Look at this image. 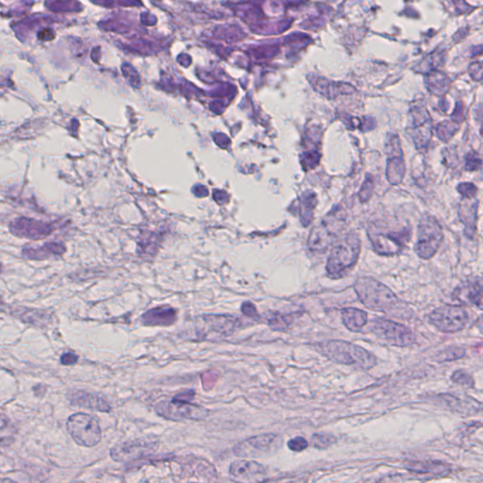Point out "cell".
Instances as JSON below:
<instances>
[{
  "label": "cell",
  "mask_w": 483,
  "mask_h": 483,
  "mask_svg": "<svg viewBox=\"0 0 483 483\" xmlns=\"http://www.w3.org/2000/svg\"><path fill=\"white\" fill-rule=\"evenodd\" d=\"M455 299L463 302L464 304L477 306L482 309V280H476L474 282L466 283V285L461 286L457 289Z\"/></svg>",
  "instance_id": "cell-19"
},
{
  "label": "cell",
  "mask_w": 483,
  "mask_h": 483,
  "mask_svg": "<svg viewBox=\"0 0 483 483\" xmlns=\"http://www.w3.org/2000/svg\"><path fill=\"white\" fill-rule=\"evenodd\" d=\"M15 429L9 421L0 420V448L10 446L15 441Z\"/></svg>",
  "instance_id": "cell-26"
},
{
  "label": "cell",
  "mask_w": 483,
  "mask_h": 483,
  "mask_svg": "<svg viewBox=\"0 0 483 483\" xmlns=\"http://www.w3.org/2000/svg\"><path fill=\"white\" fill-rule=\"evenodd\" d=\"M158 446L155 443H146L143 441H131L119 443L114 446L111 450V457L112 460L118 463H125L137 460L146 454L157 450Z\"/></svg>",
  "instance_id": "cell-15"
},
{
  "label": "cell",
  "mask_w": 483,
  "mask_h": 483,
  "mask_svg": "<svg viewBox=\"0 0 483 483\" xmlns=\"http://www.w3.org/2000/svg\"><path fill=\"white\" fill-rule=\"evenodd\" d=\"M1 272H2V265H1V264H0V273H1Z\"/></svg>",
  "instance_id": "cell-34"
},
{
  "label": "cell",
  "mask_w": 483,
  "mask_h": 483,
  "mask_svg": "<svg viewBox=\"0 0 483 483\" xmlns=\"http://www.w3.org/2000/svg\"><path fill=\"white\" fill-rule=\"evenodd\" d=\"M292 323V316L289 314H273L269 319V327L277 332H285Z\"/></svg>",
  "instance_id": "cell-23"
},
{
  "label": "cell",
  "mask_w": 483,
  "mask_h": 483,
  "mask_svg": "<svg viewBox=\"0 0 483 483\" xmlns=\"http://www.w3.org/2000/svg\"><path fill=\"white\" fill-rule=\"evenodd\" d=\"M361 246L359 236L354 233H349L336 240L325 266L328 275L332 279H340L353 269L358 261Z\"/></svg>",
  "instance_id": "cell-3"
},
{
  "label": "cell",
  "mask_w": 483,
  "mask_h": 483,
  "mask_svg": "<svg viewBox=\"0 0 483 483\" xmlns=\"http://www.w3.org/2000/svg\"><path fill=\"white\" fill-rule=\"evenodd\" d=\"M177 320V312L170 306H160L144 312L141 317V322L144 325H167L174 324Z\"/></svg>",
  "instance_id": "cell-18"
},
{
  "label": "cell",
  "mask_w": 483,
  "mask_h": 483,
  "mask_svg": "<svg viewBox=\"0 0 483 483\" xmlns=\"http://www.w3.org/2000/svg\"><path fill=\"white\" fill-rule=\"evenodd\" d=\"M12 314L18 319L22 320V322L28 323V324L37 325V327H44L51 322V317L46 312L40 311V310L22 308L18 307L12 311Z\"/></svg>",
  "instance_id": "cell-21"
},
{
  "label": "cell",
  "mask_w": 483,
  "mask_h": 483,
  "mask_svg": "<svg viewBox=\"0 0 483 483\" xmlns=\"http://www.w3.org/2000/svg\"><path fill=\"white\" fill-rule=\"evenodd\" d=\"M370 330L377 338L388 345L405 348L416 343V335L409 328L391 320H373L370 324Z\"/></svg>",
  "instance_id": "cell-7"
},
{
  "label": "cell",
  "mask_w": 483,
  "mask_h": 483,
  "mask_svg": "<svg viewBox=\"0 0 483 483\" xmlns=\"http://www.w3.org/2000/svg\"><path fill=\"white\" fill-rule=\"evenodd\" d=\"M282 439L274 433H264L241 441L233 448V454L238 458H260L277 452L282 448Z\"/></svg>",
  "instance_id": "cell-8"
},
{
  "label": "cell",
  "mask_w": 483,
  "mask_h": 483,
  "mask_svg": "<svg viewBox=\"0 0 483 483\" xmlns=\"http://www.w3.org/2000/svg\"><path fill=\"white\" fill-rule=\"evenodd\" d=\"M429 319L433 327L445 333L460 332L468 323V314L461 306L438 307L430 314Z\"/></svg>",
  "instance_id": "cell-10"
},
{
  "label": "cell",
  "mask_w": 483,
  "mask_h": 483,
  "mask_svg": "<svg viewBox=\"0 0 483 483\" xmlns=\"http://www.w3.org/2000/svg\"><path fill=\"white\" fill-rule=\"evenodd\" d=\"M309 446L308 441L303 437H296L294 439L289 441L288 448L291 450L295 451V452H301V451L305 450Z\"/></svg>",
  "instance_id": "cell-30"
},
{
  "label": "cell",
  "mask_w": 483,
  "mask_h": 483,
  "mask_svg": "<svg viewBox=\"0 0 483 483\" xmlns=\"http://www.w3.org/2000/svg\"><path fill=\"white\" fill-rule=\"evenodd\" d=\"M67 430L75 442L85 448L101 443V429L96 418L87 414H75L67 421Z\"/></svg>",
  "instance_id": "cell-4"
},
{
  "label": "cell",
  "mask_w": 483,
  "mask_h": 483,
  "mask_svg": "<svg viewBox=\"0 0 483 483\" xmlns=\"http://www.w3.org/2000/svg\"><path fill=\"white\" fill-rule=\"evenodd\" d=\"M138 246L144 253L154 254L157 246H159V237L153 233H146L140 235Z\"/></svg>",
  "instance_id": "cell-25"
},
{
  "label": "cell",
  "mask_w": 483,
  "mask_h": 483,
  "mask_svg": "<svg viewBox=\"0 0 483 483\" xmlns=\"http://www.w3.org/2000/svg\"><path fill=\"white\" fill-rule=\"evenodd\" d=\"M341 316L346 329L353 332H362V328L368 322L366 312L356 308L343 309Z\"/></svg>",
  "instance_id": "cell-20"
},
{
  "label": "cell",
  "mask_w": 483,
  "mask_h": 483,
  "mask_svg": "<svg viewBox=\"0 0 483 483\" xmlns=\"http://www.w3.org/2000/svg\"><path fill=\"white\" fill-rule=\"evenodd\" d=\"M316 203V199L311 196H306V198L301 202V223L305 228L308 227L312 221Z\"/></svg>",
  "instance_id": "cell-24"
},
{
  "label": "cell",
  "mask_w": 483,
  "mask_h": 483,
  "mask_svg": "<svg viewBox=\"0 0 483 483\" xmlns=\"http://www.w3.org/2000/svg\"><path fill=\"white\" fill-rule=\"evenodd\" d=\"M466 356V350L463 348H456V346H450L446 348L442 353L438 354L437 361L439 362L455 361L463 358Z\"/></svg>",
  "instance_id": "cell-28"
},
{
  "label": "cell",
  "mask_w": 483,
  "mask_h": 483,
  "mask_svg": "<svg viewBox=\"0 0 483 483\" xmlns=\"http://www.w3.org/2000/svg\"><path fill=\"white\" fill-rule=\"evenodd\" d=\"M368 237L370 243L376 253L380 255H395L400 253L405 248L409 235L408 230H391L382 228H369Z\"/></svg>",
  "instance_id": "cell-9"
},
{
  "label": "cell",
  "mask_w": 483,
  "mask_h": 483,
  "mask_svg": "<svg viewBox=\"0 0 483 483\" xmlns=\"http://www.w3.org/2000/svg\"><path fill=\"white\" fill-rule=\"evenodd\" d=\"M78 356L73 353L62 354V357H60V362H62V364H64V366H73V364H75L76 362H78Z\"/></svg>",
  "instance_id": "cell-32"
},
{
  "label": "cell",
  "mask_w": 483,
  "mask_h": 483,
  "mask_svg": "<svg viewBox=\"0 0 483 483\" xmlns=\"http://www.w3.org/2000/svg\"><path fill=\"white\" fill-rule=\"evenodd\" d=\"M461 222L466 226V237L472 239L475 235L477 224V204L472 205L471 207H461L460 212Z\"/></svg>",
  "instance_id": "cell-22"
},
{
  "label": "cell",
  "mask_w": 483,
  "mask_h": 483,
  "mask_svg": "<svg viewBox=\"0 0 483 483\" xmlns=\"http://www.w3.org/2000/svg\"><path fill=\"white\" fill-rule=\"evenodd\" d=\"M196 332L201 339H208L210 336L226 337L232 335L240 325L239 319L230 316H204L196 322Z\"/></svg>",
  "instance_id": "cell-11"
},
{
  "label": "cell",
  "mask_w": 483,
  "mask_h": 483,
  "mask_svg": "<svg viewBox=\"0 0 483 483\" xmlns=\"http://www.w3.org/2000/svg\"><path fill=\"white\" fill-rule=\"evenodd\" d=\"M452 380L457 384L464 386V387H473L474 386V380L464 371H456L454 373Z\"/></svg>",
  "instance_id": "cell-29"
},
{
  "label": "cell",
  "mask_w": 483,
  "mask_h": 483,
  "mask_svg": "<svg viewBox=\"0 0 483 483\" xmlns=\"http://www.w3.org/2000/svg\"><path fill=\"white\" fill-rule=\"evenodd\" d=\"M10 232L18 238L44 239L49 237L54 232V226L49 223L19 217L10 222Z\"/></svg>",
  "instance_id": "cell-14"
},
{
  "label": "cell",
  "mask_w": 483,
  "mask_h": 483,
  "mask_svg": "<svg viewBox=\"0 0 483 483\" xmlns=\"http://www.w3.org/2000/svg\"><path fill=\"white\" fill-rule=\"evenodd\" d=\"M357 296L366 308L374 311L384 312L393 316L403 317L408 314V310L391 289L377 280L369 277H359L356 280Z\"/></svg>",
  "instance_id": "cell-1"
},
{
  "label": "cell",
  "mask_w": 483,
  "mask_h": 483,
  "mask_svg": "<svg viewBox=\"0 0 483 483\" xmlns=\"http://www.w3.org/2000/svg\"><path fill=\"white\" fill-rule=\"evenodd\" d=\"M317 353L335 364L359 370H368L377 364V358L362 346L342 340H330L316 345Z\"/></svg>",
  "instance_id": "cell-2"
},
{
  "label": "cell",
  "mask_w": 483,
  "mask_h": 483,
  "mask_svg": "<svg viewBox=\"0 0 483 483\" xmlns=\"http://www.w3.org/2000/svg\"><path fill=\"white\" fill-rule=\"evenodd\" d=\"M443 239V228L434 217H425L420 222L414 251L419 258L430 260L439 249Z\"/></svg>",
  "instance_id": "cell-6"
},
{
  "label": "cell",
  "mask_w": 483,
  "mask_h": 483,
  "mask_svg": "<svg viewBox=\"0 0 483 483\" xmlns=\"http://www.w3.org/2000/svg\"><path fill=\"white\" fill-rule=\"evenodd\" d=\"M344 219L336 215H329L323 220L319 227L312 230L309 236L308 246L312 251H324L329 248L342 230Z\"/></svg>",
  "instance_id": "cell-12"
},
{
  "label": "cell",
  "mask_w": 483,
  "mask_h": 483,
  "mask_svg": "<svg viewBox=\"0 0 483 483\" xmlns=\"http://www.w3.org/2000/svg\"><path fill=\"white\" fill-rule=\"evenodd\" d=\"M69 401L72 405L81 407V408L94 409V411L110 413L111 406L102 396L84 391H75L71 393Z\"/></svg>",
  "instance_id": "cell-17"
},
{
  "label": "cell",
  "mask_w": 483,
  "mask_h": 483,
  "mask_svg": "<svg viewBox=\"0 0 483 483\" xmlns=\"http://www.w3.org/2000/svg\"><path fill=\"white\" fill-rule=\"evenodd\" d=\"M337 442V438L329 433H316L312 437V445L319 450H325Z\"/></svg>",
  "instance_id": "cell-27"
},
{
  "label": "cell",
  "mask_w": 483,
  "mask_h": 483,
  "mask_svg": "<svg viewBox=\"0 0 483 483\" xmlns=\"http://www.w3.org/2000/svg\"><path fill=\"white\" fill-rule=\"evenodd\" d=\"M155 412L162 418L170 421H201L209 416L210 411L204 407L196 405L188 401L172 398L171 400H162L155 406Z\"/></svg>",
  "instance_id": "cell-5"
},
{
  "label": "cell",
  "mask_w": 483,
  "mask_h": 483,
  "mask_svg": "<svg viewBox=\"0 0 483 483\" xmlns=\"http://www.w3.org/2000/svg\"><path fill=\"white\" fill-rule=\"evenodd\" d=\"M230 480L235 483H264L269 474L262 464L254 461H235L230 466Z\"/></svg>",
  "instance_id": "cell-13"
},
{
  "label": "cell",
  "mask_w": 483,
  "mask_h": 483,
  "mask_svg": "<svg viewBox=\"0 0 483 483\" xmlns=\"http://www.w3.org/2000/svg\"><path fill=\"white\" fill-rule=\"evenodd\" d=\"M0 483H17V482H15V480H12L10 479H7V477H5V479H0Z\"/></svg>",
  "instance_id": "cell-33"
},
{
  "label": "cell",
  "mask_w": 483,
  "mask_h": 483,
  "mask_svg": "<svg viewBox=\"0 0 483 483\" xmlns=\"http://www.w3.org/2000/svg\"><path fill=\"white\" fill-rule=\"evenodd\" d=\"M241 310L244 314H246V316L251 317V319H255V317L258 316V312H257L256 307L254 306V304H252L251 302L246 301L245 303H243Z\"/></svg>",
  "instance_id": "cell-31"
},
{
  "label": "cell",
  "mask_w": 483,
  "mask_h": 483,
  "mask_svg": "<svg viewBox=\"0 0 483 483\" xmlns=\"http://www.w3.org/2000/svg\"><path fill=\"white\" fill-rule=\"evenodd\" d=\"M67 251V246L62 242H49L42 246H25L22 251V256L31 261H44L52 257H60Z\"/></svg>",
  "instance_id": "cell-16"
}]
</instances>
